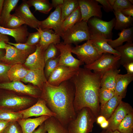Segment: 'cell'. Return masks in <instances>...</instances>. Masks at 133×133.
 I'll return each instance as SVG.
<instances>
[{"label": "cell", "instance_id": "cell-38", "mask_svg": "<svg viewBox=\"0 0 133 133\" xmlns=\"http://www.w3.org/2000/svg\"><path fill=\"white\" fill-rule=\"evenodd\" d=\"M59 59V55L56 58L48 59L45 62L44 73L47 80L51 72L58 66Z\"/></svg>", "mask_w": 133, "mask_h": 133}, {"label": "cell", "instance_id": "cell-4", "mask_svg": "<svg viewBox=\"0 0 133 133\" xmlns=\"http://www.w3.org/2000/svg\"><path fill=\"white\" fill-rule=\"evenodd\" d=\"M62 38L65 44L77 45L81 42L90 39L91 35L87 22L81 20L64 33Z\"/></svg>", "mask_w": 133, "mask_h": 133}, {"label": "cell", "instance_id": "cell-41", "mask_svg": "<svg viewBox=\"0 0 133 133\" xmlns=\"http://www.w3.org/2000/svg\"><path fill=\"white\" fill-rule=\"evenodd\" d=\"M59 51L56 45L51 43L45 51L44 58L45 63L48 59L57 57L58 52Z\"/></svg>", "mask_w": 133, "mask_h": 133}, {"label": "cell", "instance_id": "cell-33", "mask_svg": "<svg viewBox=\"0 0 133 133\" xmlns=\"http://www.w3.org/2000/svg\"><path fill=\"white\" fill-rule=\"evenodd\" d=\"M19 1L18 0H4L3 9L0 16L1 26L4 27L11 15V12L16 7Z\"/></svg>", "mask_w": 133, "mask_h": 133}, {"label": "cell", "instance_id": "cell-43", "mask_svg": "<svg viewBox=\"0 0 133 133\" xmlns=\"http://www.w3.org/2000/svg\"><path fill=\"white\" fill-rule=\"evenodd\" d=\"M6 43L12 45L19 50L28 52L31 54L34 52L36 48V45L30 46L25 43H14L8 41Z\"/></svg>", "mask_w": 133, "mask_h": 133}, {"label": "cell", "instance_id": "cell-60", "mask_svg": "<svg viewBox=\"0 0 133 133\" xmlns=\"http://www.w3.org/2000/svg\"><path fill=\"white\" fill-rule=\"evenodd\" d=\"M130 3L132 4H133V0H129Z\"/></svg>", "mask_w": 133, "mask_h": 133}, {"label": "cell", "instance_id": "cell-5", "mask_svg": "<svg viewBox=\"0 0 133 133\" xmlns=\"http://www.w3.org/2000/svg\"><path fill=\"white\" fill-rule=\"evenodd\" d=\"M115 18L109 21L93 17L88 21L87 23L91 37H97L107 39H112V31L116 23Z\"/></svg>", "mask_w": 133, "mask_h": 133}, {"label": "cell", "instance_id": "cell-9", "mask_svg": "<svg viewBox=\"0 0 133 133\" xmlns=\"http://www.w3.org/2000/svg\"><path fill=\"white\" fill-rule=\"evenodd\" d=\"M81 14V21L87 22L91 17H96L101 18L102 6L96 0H78Z\"/></svg>", "mask_w": 133, "mask_h": 133}, {"label": "cell", "instance_id": "cell-21", "mask_svg": "<svg viewBox=\"0 0 133 133\" xmlns=\"http://www.w3.org/2000/svg\"><path fill=\"white\" fill-rule=\"evenodd\" d=\"M0 33L13 37L17 43H25L29 33L25 25L15 29H9L0 26Z\"/></svg>", "mask_w": 133, "mask_h": 133}, {"label": "cell", "instance_id": "cell-3", "mask_svg": "<svg viewBox=\"0 0 133 133\" xmlns=\"http://www.w3.org/2000/svg\"><path fill=\"white\" fill-rule=\"evenodd\" d=\"M96 117L88 107L83 108L76 113L75 118L67 126L69 133H89L92 132Z\"/></svg>", "mask_w": 133, "mask_h": 133}, {"label": "cell", "instance_id": "cell-37", "mask_svg": "<svg viewBox=\"0 0 133 133\" xmlns=\"http://www.w3.org/2000/svg\"><path fill=\"white\" fill-rule=\"evenodd\" d=\"M22 119V116L18 111L15 112L8 109H0V120L11 122Z\"/></svg>", "mask_w": 133, "mask_h": 133}, {"label": "cell", "instance_id": "cell-27", "mask_svg": "<svg viewBox=\"0 0 133 133\" xmlns=\"http://www.w3.org/2000/svg\"><path fill=\"white\" fill-rule=\"evenodd\" d=\"M120 55V63L123 65L133 62V43L127 42L124 45L118 47L115 49Z\"/></svg>", "mask_w": 133, "mask_h": 133}, {"label": "cell", "instance_id": "cell-42", "mask_svg": "<svg viewBox=\"0 0 133 133\" xmlns=\"http://www.w3.org/2000/svg\"><path fill=\"white\" fill-rule=\"evenodd\" d=\"M132 6L129 0H116L112 7L113 11H116Z\"/></svg>", "mask_w": 133, "mask_h": 133}, {"label": "cell", "instance_id": "cell-39", "mask_svg": "<svg viewBox=\"0 0 133 133\" xmlns=\"http://www.w3.org/2000/svg\"><path fill=\"white\" fill-rule=\"evenodd\" d=\"M114 91L100 87L99 91V97L100 108L102 107L115 95Z\"/></svg>", "mask_w": 133, "mask_h": 133}, {"label": "cell", "instance_id": "cell-40", "mask_svg": "<svg viewBox=\"0 0 133 133\" xmlns=\"http://www.w3.org/2000/svg\"><path fill=\"white\" fill-rule=\"evenodd\" d=\"M25 24V22L14 14L11 15L4 27L9 29H15Z\"/></svg>", "mask_w": 133, "mask_h": 133}, {"label": "cell", "instance_id": "cell-1", "mask_svg": "<svg viewBox=\"0 0 133 133\" xmlns=\"http://www.w3.org/2000/svg\"><path fill=\"white\" fill-rule=\"evenodd\" d=\"M102 77L99 74L80 67L70 80L75 89L73 105L76 113L83 108L88 107L96 118L100 115L99 93Z\"/></svg>", "mask_w": 133, "mask_h": 133}, {"label": "cell", "instance_id": "cell-13", "mask_svg": "<svg viewBox=\"0 0 133 133\" xmlns=\"http://www.w3.org/2000/svg\"><path fill=\"white\" fill-rule=\"evenodd\" d=\"M61 13L60 6L57 7L45 20L40 21L39 27L42 29H52L61 38L63 33L61 28Z\"/></svg>", "mask_w": 133, "mask_h": 133}, {"label": "cell", "instance_id": "cell-35", "mask_svg": "<svg viewBox=\"0 0 133 133\" xmlns=\"http://www.w3.org/2000/svg\"><path fill=\"white\" fill-rule=\"evenodd\" d=\"M79 6L78 0H64L60 5L62 22L64 20Z\"/></svg>", "mask_w": 133, "mask_h": 133}, {"label": "cell", "instance_id": "cell-26", "mask_svg": "<svg viewBox=\"0 0 133 133\" xmlns=\"http://www.w3.org/2000/svg\"><path fill=\"white\" fill-rule=\"evenodd\" d=\"M119 37L114 40L109 41L108 44L113 48L123 45L124 42H133V27L124 29L118 33Z\"/></svg>", "mask_w": 133, "mask_h": 133}, {"label": "cell", "instance_id": "cell-8", "mask_svg": "<svg viewBox=\"0 0 133 133\" xmlns=\"http://www.w3.org/2000/svg\"><path fill=\"white\" fill-rule=\"evenodd\" d=\"M59 52L58 66L62 65L78 69L84 63L74 57L72 54V47L70 44L60 42L56 45Z\"/></svg>", "mask_w": 133, "mask_h": 133}, {"label": "cell", "instance_id": "cell-49", "mask_svg": "<svg viewBox=\"0 0 133 133\" xmlns=\"http://www.w3.org/2000/svg\"><path fill=\"white\" fill-rule=\"evenodd\" d=\"M120 11L126 16L133 17V6L121 10Z\"/></svg>", "mask_w": 133, "mask_h": 133}, {"label": "cell", "instance_id": "cell-14", "mask_svg": "<svg viewBox=\"0 0 133 133\" xmlns=\"http://www.w3.org/2000/svg\"><path fill=\"white\" fill-rule=\"evenodd\" d=\"M5 49V54L1 61L8 65H13L24 63L28 56L31 54L28 52L19 50L7 44L6 45Z\"/></svg>", "mask_w": 133, "mask_h": 133}, {"label": "cell", "instance_id": "cell-22", "mask_svg": "<svg viewBox=\"0 0 133 133\" xmlns=\"http://www.w3.org/2000/svg\"><path fill=\"white\" fill-rule=\"evenodd\" d=\"M30 83L38 87L41 91L44 84L47 81L43 69L30 70L26 76L21 80Z\"/></svg>", "mask_w": 133, "mask_h": 133}, {"label": "cell", "instance_id": "cell-17", "mask_svg": "<svg viewBox=\"0 0 133 133\" xmlns=\"http://www.w3.org/2000/svg\"><path fill=\"white\" fill-rule=\"evenodd\" d=\"M32 101L31 99L27 98L8 95L0 100V106L10 109L20 110L28 105Z\"/></svg>", "mask_w": 133, "mask_h": 133}, {"label": "cell", "instance_id": "cell-55", "mask_svg": "<svg viewBox=\"0 0 133 133\" xmlns=\"http://www.w3.org/2000/svg\"><path fill=\"white\" fill-rule=\"evenodd\" d=\"M109 122L106 120L102 123L100 125L101 127L103 129H106L108 126L109 125Z\"/></svg>", "mask_w": 133, "mask_h": 133}, {"label": "cell", "instance_id": "cell-36", "mask_svg": "<svg viewBox=\"0 0 133 133\" xmlns=\"http://www.w3.org/2000/svg\"><path fill=\"white\" fill-rule=\"evenodd\" d=\"M116 130L121 133H133V112L126 116L119 125Z\"/></svg>", "mask_w": 133, "mask_h": 133}, {"label": "cell", "instance_id": "cell-19", "mask_svg": "<svg viewBox=\"0 0 133 133\" xmlns=\"http://www.w3.org/2000/svg\"><path fill=\"white\" fill-rule=\"evenodd\" d=\"M36 30L39 33L40 36L39 44L45 50L51 44L53 43L56 45L60 42L61 37L52 29H42L39 27Z\"/></svg>", "mask_w": 133, "mask_h": 133}, {"label": "cell", "instance_id": "cell-11", "mask_svg": "<svg viewBox=\"0 0 133 133\" xmlns=\"http://www.w3.org/2000/svg\"><path fill=\"white\" fill-rule=\"evenodd\" d=\"M0 88L31 95L36 98H40L42 92L38 87L25 85L20 81L0 83Z\"/></svg>", "mask_w": 133, "mask_h": 133}, {"label": "cell", "instance_id": "cell-46", "mask_svg": "<svg viewBox=\"0 0 133 133\" xmlns=\"http://www.w3.org/2000/svg\"><path fill=\"white\" fill-rule=\"evenodd\" d=\"M12 65L0 63V80L9 79L7 72Z\"/></svg>", "mask_w": 133, "mask_h": 133}, {"label": "cell", "instance_id": "cell-29", "mask_svg": "<svg viewBox=\"0 0 133 133\" xmlns=\"http://www.w3.org/2000/svg\"><path fill=\"white\" fill-rule=\"evenodd\" d=\"M122 99L115 94L100 108V115L103 116L107 120L114 112Z\"/></svg>", "mask_w": 133, "mask_h": 133}, {"label": "cell", "instance_id": "cell-61", "mask_svg": "<svg viewBox=\"0 0 133 133\" xmlns=\"http://www.w3.org/2000/svg\"><path fill=\"white\" fill-rule=\"evenodd\" d=\"M0 26H1V19L0 17Z\"/></svg>", "mask_w": 133, "mask_h": 133}, {"label": "cell", "instance_id": "cell-23", "mask_svg": "<svg viewBox=\"0 0 133 133\" xmlns=\"http://www.w3.org/2000/svg\"><path fill=\"white\" fill-rule=\"evenodd\" d=\"M133 80V75L118 74L116 77L115 94L122 99L126 96L128 86Z\"/></svg>", "mask_w": 133, "mask_h": 133}, {"label": "cell", "instance_id": "cell-57", "mask_svg": "<svg viewBox=\"0 0 133 133\" xmlns=\"http://www.w3.org/2000/svg\"><path fill=\"white\" fill-rule=\"evenodd\" d=\"M5 49H0V60H1L4 56L5 52Z\"/></svg>", "mask_w": 133, "mask_h": 133}, {"label": "cell", "instance_id": "cell-2", "mask_svg": "<svg viewBox=\"0 0 133 133\" xmlns=\"http://www.w3.org/2000/svg\"><path fill=\"white\" fill-rule=\"evenodd\" d=\"M75 89L70 81L55 86L47 82L44 84L40 98L43 99L49 109L55 114V117L67 127L76 116L74 107Z\"/></svg>", "mask_w": 133, "mask_h": 133}, {"label": "cell", "instance_id": "cell-12", "mask_svg": "<svg viewBox=\"0 0 133 133\" xmlns=\"http://www.w3.org/2000/svg\"><path fill=\"white\" fill-rule=\"evenodd\" d=\"M132 112L133 109L130 104L121 100L114 112L107 119L109 125L105 129L112 131L116 130L119 125L126 116Z\"/></svg>", "mask_w": 133, "mask_h": 133}, {"label": "cell", "instance_id": "cell-34", "mask_svg": "<svg viewBox=\"0 0 133 133\" xmlns=\"http://www.w3.org/2000/svg\"><path fill=\"white\" fill-rule=\"evenodd\" d=\"M29 7L33 6L35 11L44 14H48L53 8L51 3L48 0H26Z\"/></svg>", "mask_w": 133, "mask_h": 133}, {"label": "cell", "instance_id": "cell-25", "mask_svg": "<svg viewBox=\"0 0 133 133\" xmlns=\"http://www.w3.org/2000/svg\"><path fill=\"white\" fill-rule=\"evenodd\" d=\"M120 70L117 68L110 70L103 75L101 80L100 87L114 91L116 83V75Z\"/></svg>", "mask_w": 133, "mask_h": 133}, {"label": "cell", "instance_id": "cell-44", "mask_svg": "<svg viewBox=\"0 0 133 133\" xmlns=\"http://www.w3.org/2000/svg\"><path fill=\"white\" fill-rule=\"evenodd\" d=\"M40 39V35L38 31L29 33L25 43L30 46H35L39 43Z\"/></svg>", "mask_w": 133, "mask_h": 133}, {"label": "cell", "instance_id": "cell-47", "mask_svg": "<svg viewBox=\"0 0 133 133\" xmlns=\"http://www.w3.org/2000/svg\"><path fill=\"white\" fill-rule=\"evenodd\" d=\"M101 5L104 10L107 12L113 11L112 7L110 5L108 0H96Z\"/></svg>", "mask_w": 133, "mask_h": 133}, {"label": "cell", "instance_id": "cell-18", "mask_svg": "<svg viewBox=\"0 0 133 133\" xmlns=\"http://www.w3.org/2000/svg\"><path fill=\"white\" fill-rule=\"evenodd\" d=\"M36 46L35 51L29 55L24 65L30 70H44L45 65L44 54L45 50L42 49L39 43Z\"/></svg>", "mask_w": 133, "mask_h": 133}, {"label": "cell", "instance_id": "cell-30", "mask_svg": "<svg viewBox=\"0 0 133 133\" xmlns=\"http://www.w3.org/2000/svg\"><path fill=\"white\" fill-rule=\"evenodd\" d=\"M30 71L22 64H16L12 65L8 71L7 76L11 82L20 81L26 76Z\"/></svg>", "mask_w": 133, "mask_h": 133}, {"label": "cell", "instance_id": "cell-10", "mask_svg": "<svg viewBox=\"0 0 133 133\" xmlns=\"http://www.w3.org/2000/svg\"><path fill=\"white\" fill-rule=\"evenodd\" d=\"M78 69L66 66H58L51 73L47 82L52 85L58 86L62 82L70 80Z\"/></svg>", "mask_w": 133, "mask_h": 133}, {"label": "cell", "instance_id": "cell-62", "mask_svg": "<svg viewBox=\"0 0 133 133\" xmlns=\"http://www.w3.org/2000/svg\"><path fill=\"white\" fill-rule=\"evenodd\" d=\"M45 133H47L46 132Z\"/></svg>", "mask_w": 133, "mask_h": 133}, {"label": "cell", "instance_id": "cell-50", "mask_svg": "<svg viewBox=\"0 0 133 133\" xmlns=\"http://www.w3.org/2000/svg\"><path fill=\"white\" fill-rule=\"evenodd\" d=\"M127 71V74L133 75V62L127 63L123 65Z\"/></svg>", "mask_w": 133, "mask_h": 133}, {"label": "cell", "instance_id": "cell-32", "mask_svg": "<svg viewBox=\"0 0 133 133\" xmlns=\"http://www.w3.org/2000/svg\"><path fill=\"white\" fill-rule=\"evenodd\" d=\"M116 21L114 27L115 29L121 31L130 27L132 25L133 17H127L123 15L120 11H114Z\"/></svg>", "mask_w": 133, "mask_h": 133}, {"label": "cell", "instance_id": "cell-24", "mask_svg": "<svg viewBox=\"0 0 133 133\" xmlns=\"http://www.w3.org/2000/svg\"><path fill=\"white\" fill-rule=\"evenodd\" d=\"M111 40L91 36L90 40L93 46L100 54L102 55L104 53H108L115 56L120 55V54L119 52L112 48L108 44V42Z\"/></svg>", "mask_w": 133, "mask_h": 133}, {"label": "cell", "instance_id": "cell-51", "mask_svg": "<svg viewBox=\"0 0 133 133\" xmlns=\"http://www.w3.org/2000/svg\"><path fill=\"white\" fill-rule=\"evenodd\" d=\"M10 122L0 120V133H3Z\"/></svg>", "mask_w": 133, "mask_h": 133}, {"label": "cell", "instance_id": "cell-53", "mask_svg": "<svg viewBox=\"0 0 133 133\" xmlns=\"http://www.w3.org/2000/svg\"><path fill=\"white\" fill-rule=\"evenodd\" d=\"M51 4L53 7L55 8L60 6L64 2V0H52Z\"/></svg>", "mask_w": 133, "mask_h": 133}, {"label": "cell", "instance_id": "cell-58", "mask_svg": "<svg viewBox=\"0 0 133 133\" xmlns=\"http://www.w3.org/2000/svg\"><path fill=\"white\" fill-rule=\"evenodd\" d=\"M4 1V0H0V17L3 9Z\"/></svg>", "mask_w": 133, "mask_h": 133}, {"label": "cell", "instance_id": "cell-7", "mask_svg": "<svg viewBox=\"0 0 133 133\" xmlns=\"http://www.w3.org/2000/svg\"><path fill=\"white\" fill-rule=\"evenodd\" d=\"M72 53L76 54L79 60L86 65L93 63L102 55L93 46L90 40L82 45L72 47Z\"/></svg>", "mask_w": 133, "mask_h": 133}, {"label": "cell", "instance_id": "cell-28", "mask_svg": "<svg viewBox=\"0 0 133 133\" xmlns=\"http://www.w3.org/2000/svg\"><path fill=\"white\" fill-rule=\"evenodd\" d=\"M44 123L47 133H69L67 127L54 117L50 116Z\"/></svg>", "mask_w": 133, "mask_h": 133}, {"label": "cell", "instance_id": "cell-59", "mask_svg": "<svg viewBox=\"0 0 133 133\" xmlns=\"http://www.w3.org/2000/svg\"><path fill=\"white\" fill-rule=\"evenodd\" d=\"M115 0H108L109 3L112 7L114 3Z\"/></svg>", "mask_w": 133, "mask_h": 133}, {"label": "cell", "instance_id": "cell-6", "mask_svg": "<svg viewBox=\"0 0 133 133\" xmlns=\"http://www.w3.org/2000/svg\"><path fill=\"white\" fill-rule=\"evenodd\" d=\"M120 55L115 56L109 53H104L93 63L85 65L84 68L91 70H93V72L102 77L106 71L112 69H117L120 64Z\"/></svg>", "mask_w": 133, "mask_h": 133}, {"label": "cell", "instance_id": "cell-56", "mask_svg": "<svg viewBox=\"0 0 133 133\" xmlns=\"http://www.w3.org/2000/svg\"><path fill=\"white\" fill-rule=\"evenodd\" d=\"M100 133H121L117 130H116L114 131L106 129H103Z\"/></svg>", "mask_w": 133, "mask_h": 133}, {"label": "cell", "instance_id": "cell-45", "mask_svg": "<svg viewBox=\"0 0 133 133\" xmlns=\"http://www.w3.org/2000/svg\"><path fill=\"white\" fill-rule=\"evenodd\" d=\"M16 121L10 122L3 133H22Z\"/></svg>", "mask_w": 133, "mask_h": 133}, {"label": "cell", "instance_id": "cell-48", "mask_svg": "<svg viewBox=\"0 0 133 133\" xmlns=\"http://www.w3.org/2000/svg\"><path fill=\"white\" fill-rule=\"evenodd\" d=\"M9 41L7 35L0 33V49H5L7 42Z\"/></svg>", "mask_w": 133, "mask_h": 133}, {"label": "cell", "instance_id": "cell-31", "mask_svg": "<svg viewBox=\"0 0 133 133\" xmlns=\"http://www.w3.org/2000/svg\"><path fill=\"white\" fill-rule=\"evenodd\" d=\"M81 14L79 6L62 22L61 28L64 33L81 21Z\"/></svg>", "mask_w": 133, "mask_h": 133}, {"label": "cell", "instance_id": "cell-20", "mask_svg": "<svg viewBox=\"0 0 133 133\" xmlns=\"http://www.w3.org/2000/svg\"><path fill=\"white\" fill-rule=\"evenodd\" d=\"M50 117L43 116L33 118L20 119L17 121L21 127L22 133H32Z\"/></svg>", "mask_w": 133, "mask_h": 133}, {"label": "cell", "instance_id": "cell-54", "mask_svg": "<svg viewBox=\"0 0 133 133\" xmlns=\"http://www.w3.org/2000/svg\"><path fill=\"white\" fill-rule=\"evenodd\" d=\"M107 120L103 116L101 115L99 116L96 118V122L99 125Z\"/></svg>", "mask_w": 133, "mask_h": 133}, {"label": "cell", "instance_id": "cell-15", "mask_svg": "<svg viewBox=\"0 0 133 133\" xmlns=\"http://www.w3.org/2000/svg\"><path fill=\"white\" fill-rule=\"evenodd\" d=\"M22 116V119L30 117L48 116L55 117L56 115L51 111L46 105L45 101L40 98L31 107L18 111Z\"/></svg>", "mask_w": 133, "mask_h": 133}, {"label": "cell", "instance_id": "cell-52", "mask_svg": "<svg viewBox=\"0 0 133 133\" xmlns=\"http://www.w3.org/2000/svg\"><path fill=\"white\" fill-rule=\"evenodd\" d=\"M46 132V131L44 122L39 126L37 129L35 130L32 133H45Z\"/></svg>", "mask_w": 133, "mask_h": 133}, {"label": "cell", "instance_id": "cell-16", "mask_svg": "<svg viewBox=\"0 0 133 133\" xmlns=\"http://www.w3.org/2000/svg\"><path fill=\"white\" fill-rule=\"evenodd\" d=\"M15 9L14 14L23 20L25 24L36 29L39 28L40 21L31 11L26 0H23L21 3Z\"/></svg>", "mask_w": 133, "mask_h": 133}]
</instances>
